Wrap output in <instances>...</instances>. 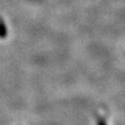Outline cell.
Segmentation results:
<instances>
[{
	"instance_id": "cell-1",
	"label": "cell",
	"mask_w": 125,
	"mask_h": 125,
	"mask_svg": "<svg viewBox=\"0 0 125 125\" xmlns=\"http://www.w3.org/2000/svg\"><path fill=\"white\" fill-rule=\"evenodd\" d=\"M7 36V28L4 21L0 19V38H5Z\"/></svg>"
}]
</instances>
